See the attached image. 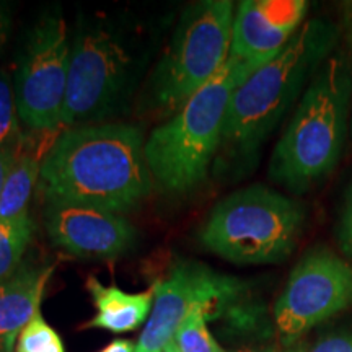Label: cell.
<instances>
[{"label": "cell", "instance_id": "obj_1", "mask_svg": "<svg viewBox=\"0 0 352 352\" xmlns=\"http://www.w3.org/2000/svg\"><path fill=\"white\" fill-rule=\"evenodd\" d=\"M145 140L131 124L65 129L43 158L39 189L47 202L122 214L151 192Z\"/></svg>", "mask_w": 352, "mask_h": 352}, {"label": "cell", "instance_id": "obj_2", "mask_svg": "<svg viewBox=\"0 0 352 352\" xmlns=\"http://www.w3.org/2000/svg\"><path fill=\"white\" fill-rule=\"evenodd\" d=\"M336 25L308 20L274 59L258 67L233 91L219 153L228 168L246 171L267 138L296 103L303 87L333 54Z\"/></svg>", "mask_w": 352, "mask_h": 352}, {"label": "cell", "instance_id": "obj_3", "mask_svg": "<svg viewBox=\"0 0 352 352\" xmlns=\"http://www.w3.org/2000/svg\"><path fill=\"white\" fill-rule=\"evenodd\" d=\"M352 69L331 54L308 82L287 129L276 144L270 178L292 195H303L334 170L344 148Z\"/></svg>", "mask_w": 352, "mask_h": 352}, {"label": "cell", "instance_id": "obj_4", "mask_svg": "<svg viewBox=\"0 0 352 352\" xmlns=\"http://www.w3.org/2000/svg\"><path fill=\"white\" fill-rule=\"evenodd\" d=\"M261 65L230 56L212 80L145 140V162L162 188L186 195L204 182L219 153L233 91Z\"/></svg>", "mask_w": 352, "mask_h": 352}, {"label": "cell", "instance_id": "obj_5", "mask_svg": "<svg viewBox=\"0 0 352 352\" xmlns=\"http://www.w3.org/2000/svg\"><path fill=\"white\" fill-rule=\"evenodd\" d=\"M305 209L264 184L232 192L201 228L209 252L236 264H272L290 256L300 239Z\"/></svg>", "mask_w": 352, "mask_h": 352}, {"label": "cell", "instance_id": "obj_6", "mask_svg": "<svg viewBox=\"0 0 352 352\" xmlns=\"http://www.w3.org/2000/svg\"><path fill=\"white\" fill-rule=\"evenodd\" d=\"M139 69L124 33L104 21H82L70 46L60 127L91 124L116 113L134 90Z\"/></svg>", "mask_w": 352, "mask_h": 352}, {"label": "cell", "instance_id": "obj_7", "mask_svg": "<svg viewBox=\"0 0 352 352\" xmlns=\"http://www.w3.org/2000/svg\"><path fill=\"white\" fill-rule=\"evenodd\" d=\"M233 19L230 0H204L184 10L152 76L153 107L164 113L179 109L217 76L230 57Z\"/></svg>", "mask_w": 352, "mask_h": 352}, {"label": "cell", "instance_id": "obj_8", "mask_svg": "<svg viewBox=\"0 0 352 352\" xmlns=\"http://www.w3.org/2000/svg\"><path fill=\"white\" fill-rule=\"evenodd\" d=\"M70 67V43L63 16L46 15L26 36L13 77L20 121L33 131L60 127Z\"/></svg>", "mask_w": 352, "mask_h": 352}, {"label": "cell", "instance_id": "obj_9", "mask_svg": "<svg viewBox=\"0 0 352 352\" xmlns=\"http://www.w3.org/2000/svg\"><path fill=\"white\" fill-rule=\"evenodd\" d=\"M352 305V267L329 250H314L290 272L274 307L285 346Z\"/></svg>", "mask_w": 352, "mask_h": 352}, {"label": "cell", "instance_id": "obj_10", "mask_svg": "<svg viewBox=\"0 0 352 352\" xmlns=\"http://www.w3.org/2000/svg\"><path fill=\"white\" fill-rule=\"evenodd\" d=\"M235 294V279L197 263L176 264L165 279L153 284L152 311L134 352H164L192 311L202 308L212 318Z\"/></svg>", "mask_w": 352, "mask_h": 352}, {"label": "cell", "instance_id": "obj_11", "mask_svg": "<svg viewBox=\"0 0 352 352\" xmlns=\"http://www.w3.org/2000/svg\"><path fill=\"white\" fill-rule=\"evenodd\" d=\"M44 222L52 245L78 258L114 259L138 240L135 228L121 214L87 206L50 202Z\"/></svg>", "mask_w": 352, "mask_h": 352}, {"label": "cell", "instance_id": "obj_12", "mask_svg": "<svg viewBox=\"0 0 352 352\" xmlns=\"http://www.w3.org/2000/svg\"><path fill=\"white\" fill-rule=\"evenodd\" d=\"M305 0H243L235 10L230 56L266 64L303 25Z\"/></svg>", "mask_w": 352, "mask_h": 352}, {"label": "cell", "instance_id": "obj_13", "mask_svg": "<svg viewBox=\"0 0 352 352\" xmlns=\"http://www.w3.org/2000/svg\"><path fill=\"white\" fill-rule=\"evenodd\" d=\"M52 271V266H25L0 283V352H12L20 333L39 315Z\"/></svg>", "mask_w": 352, "mask_h": 352}, {"label": "cell", "instance_id": "obj_14", "mask_svg": "<svg viewBox=\"0 0 352 352\" xmlns=\"http://www.w3.org/2000/svg\"><path fill=\"white\" fill-rule=\"evenodd\" d=\"M87 289L94 300L96 314L85 328L107 329L109 333L122 334L135 331L151 316L153 305V285L144 292L129 294L118 285H103L90 276Z\"/></svg>", "mask_w": 352, "mask_h": 352}, {"label": "cell", "instance_id": "obj_15", "mask_svg": "<svg viewBox=\"0 0 352 352\" xmlns=\"http://www.w3.org/2000/svg\"><path fill=\"white\" fill-rule=\"evenodd\" d=\"M43 160L34 153H20L0 195V220L19 222L28 219L33 189L39 183Z\"/></svg>", "mask_w": 352, "mask_h": 352}, {"label": "cell", "instance_id": "obj_16", "mask_svg": "<svg viewBox=\"0 0 352 352\" xmlns=\"http://www.w3.org/2000/svg\"><path fill=\"white\" fill-rule=\"evenodd\" d=\"M33 227V220L30 217L19 222L0 220V283L20 270L21 258L32 240Z\"/></svg>", "mask_w": 352, "mask_h": 352}, {"label": "cell", "instance_id": "obj_17", "mask_svg": "<svg viewBox=\"0 0 352 352\" xmlns=\"http://www.w3.org/2000/svg\"><path fill=\"white\" fill-rule=\"evenodd\" d=\"M23 134L16 108L15 90L7 72H0V151L20 155Z\"/></svg>", "mask_w": 352, "mask_h": 352}, {"label": "cell", "instance_id": "obj_18", "mask_svg": "<svg viewBox=\"0 0 352 352\" xmlns=\"http://www.w3.org/2000/svg\"><path fill=\"white\" fill-rule=\"evenodd\" d=\"M209 314L202 308L192 311L176 331L173 342L179 352H226L208 328Z\"/></svg>", "mask_w": 352, "mask_h": 352}, {"label": "cell", "instance_id": "obj_19", "mask_svg": "<svg viewBox=\"0 0 352 352\" xmlns=\"http://www.w3.org/2000/svg\"><path fill=\"white\" fill-rule=\"evenodd\" d=\"M15 352H65V347L56 329L39 314L20 333Z\"/></svg>", "mask_w": 352, "mask_h": 352}, {"label": "cell", "instance_id": "obj_20", "mask_svg": "<svg viewBox=\"0 0 352 352\" xmlns=\"http://www.w3.org/2000/svg\"><path fill=\"white\" fill-rule=\"evenodd\" d=\"M340 245L347 256L352 258V184L347 191L346 204L340 223Z\"/></svg>", "mask_w": 352, "mask_h": 352}, {"label": "cell", "instance_id": "obj_21", "mask_svg": "<svg viewBox=\"0 0 352 352\" xmlns=\"http://www.w3.org/2000/svg\"><path fill=\"white\" fill-rule=\"evenodd\" d=\"M310 352H352V334L324 338L316 342Z\"/></svg>", "mask_w": 352, "mask_h": 352}, {"label": "cell", "instance_id": "obj_22", "mask_svg": "<svg viewBox=\"0 0 352 352\" xmlns=\"http://www.w3.org/2000/svg\"><path fill=\"white\" fill-rule=\"evenodd\" d=\"M12 32V7L10 3L0 2V54L6 50Z\"/></svg>", "mask_w": 352, "mask_h": 352}, {"label": "cell", "instance_id": "obj_23", "mask_svg": "<svg viewBox=\"0 0 352 352\" xmlns=\"http://www.w3.org/2000/svg\"><path fill=\"white\" fill-rule=\"evenodd\" d=\"M16 157L19 155H15V153H12V152L0 151V195H2L3 184H6L8 175H10V171L13 168V165H15Z\"/></svg>", "mask_w": 352, "mask_h": 352}, {"label": "cell", "instance_id": "obj_24", "mask_svg": "<svg viewBox=\"0 0 352 352\" xmlns=\"http://www.w3.org/2000/svg\"><path fill=\"white\" fill-rule=\"evenodd\" d=\"M135 346L129 340H114L98 352H134Z\"/></svg>", "mask_w": 352, "mask_h": 352}, {"label": "cell", "instance_id": "obj_25", "mask_svg": "<svg viewBox=\"0 0 352 352\" xmlns=\"http://www.w3.org/2000/svg\"><path fill=\"white\" fill-rule=\"evenodd\" d=\"M230 352H280V351L270 349V347H256V349H253V347H248V349H235V351H230Z\"/></svg>", "mask_w": 352, "mask_h": 352}, {"label": "cell", "instance_id": "obj_26", "mask_svg": "<svg viewBox=\"0 0 352 352\" xmlns=\"http://www.w3.org/2000/svg\"><path fill=\"white\" fill-rule=\"evenodd\" d=\"M164 352H179V351H178V349H176L175 342H173V341H171V342H170V344L165 347V349H164Z\"/></svg>", "mask_w": 352, "mask_h": 352}, {"label": "cell", "instance_id": "obj_27", "mask_svg": "<svg viewBox=\"0 0 352 352\" xmlns=\"http://www.w3.org/2000/svg\"><path fill=\"white\" fill-rule=\"evenodd\" d=\"M351 32H352V25H351Z\"/></svg>", "mask_w": 352, "mask_h": 352}]
</instances>
